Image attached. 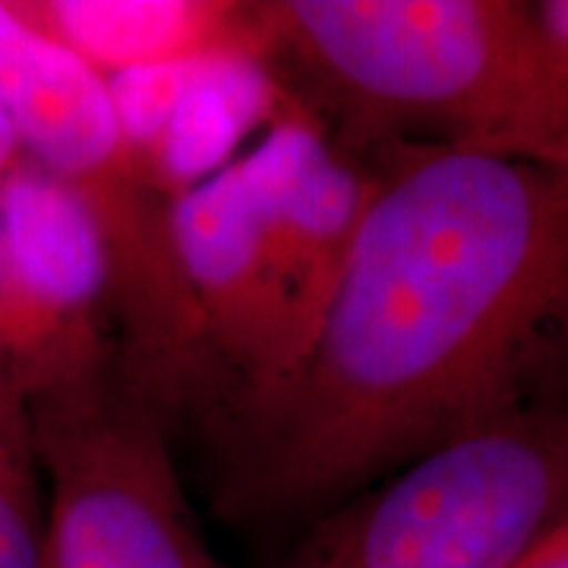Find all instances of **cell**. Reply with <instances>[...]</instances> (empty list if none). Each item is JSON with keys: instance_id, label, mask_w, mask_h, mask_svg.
Listing matches in <instances>:
<instances>
[{"instance_id": "6da1fadb", "label": "cell", "mask_w": 568, "mask_h": 568, "mask_svg": "<svg viewBox=\"0 0 568 568\" xmlns=\"http://www.w3.org/2000/svg\"><path fill=\"white\" fill-rule=\"evenodd\" d=\"M568 342V174L386 145L345 272L301 361L222 414V503L320 518L474 429L534 410Z\"/></svg>"}, {"instance_id": "7a4b0ae2", "label": "cell", "mask_w": 568, "mask_h": 568, "mask_svg": "<svg viewBox=\"0 0 568 568\" xmlns=\"http://www.w3.org/2000/svg\"><path fill=\"white\" fill-rule=\"evenodd\" d=\"M265 58L347 149L443 145L568 174V108L521 0H260Z\"/></svg>"}, {"instance_id": "3957f363", "label": "cell", "mask_w": 568, "mask_h": 568, "mask_svg": "<svg viewBox=\"0 0 568 568\" xmlns=\"http://www.w3.org/2000/svg\"><path fill=\"white\" fill-rule=\"evenodd\" d=\"M0 111L22 159L67 183L102 234L126 386L164 417L203 410L215 376L171 241V203L133 164L108 82L0 0Z\"/></svg>"}, {"instance_id": "277c9868", "label": "cell", "mask_w": 568, "mask_h": 568, "mask_svg": "<svg viewBox=\"0 0 568 568\" xmlns=\"http://www.w3.org/2000/svg\"><path fill=\"white\" fill-rule=\"evenodd\" d=\"M566 511L568 405H544L347 496L278 568H515Z\"/></svg>"}, {"instance_id": "5b68a950", "label": "cell", "mask_w": 568, "mask_h": 568, "mask_svg": "<svg viewBox=\"0 0 568 568\" xmlns=\"http://www.w3.org/2000/svg\"><path fill=\"white\" fill-rule=\"evenodd\" d=\"M22 410L48 480V568H224L183 499L164 417L121 366L39 392Z\"/></svg>"}, {"instance_id": "8992f818", "label": "cell", "mask_w": 568, "mask_h": 568, "mask_svg": "<svg viewBox=\"0 0 568 568\" xmlns=\"http://www.w3.org/2000/svg\"><path fill=\"white\" fill-rule=\"evenodd\" d=\"M114 364L102 234L67 183L20 155L0 178V383L26 405Z\"/></svg>"}, {"instance_id": "52a82bcc", "label": "cell", "mask_w": 568, "mask_h": 568, "mask_svg": "<svg viewBox=\"0 0 568 568\" xmlns=\"http://www.w3.org/2000/svg\"><path fill=\"white\" fill-rule=\"evenodd\" d=\"M244 162L268 253L284 284L297 364L345 272L379 168L361 162L354 149L335 140L297 102L287 104L246 149Z\"/></svg>"}, {"instance_id": "ba28073f", "label": "cell", "mask_w": 568, "mask_h": 568, "mask_svg": "<svg viewBox=\"0 0 568 568\" xmlns=\"http://www.w3.org/2000/svg\"><path fill=\"white\" fill-rule=\"evenodd\" d=\"M108 82L133 164L174 203L244 155L294 102L263 54H209Z\"/></svg>"}, {"instance_id": "9c48e42d", "label": "cell", "mask_w": 568, "mask_h": 568, "mask_svg": "<svg viewBox=\"0 0 568 568\" xmlns=\"http://www.w3.org/2000/svg\"><path fill=\"white\" fill-rule=\"evenodd\" d=\"M10 7L102 80L231 51L265 58L260 0H10Z\"/></svg>"}, {"instance_id": "30bf717a", "label": "cell", "mask_w": 568, "mask_h": 568, "mask_svg": "<svg viewBox=\"0 0 568 568\" xmlns=\"http://www.w3.org/2000/svg\"><path fill=\"white\" fill-rule=\"evenodd\" d=\"M26 410L0 388V568H48L44 508L26 474Z\"/></svg>"}, {"instance_id": "8fae6325", "label": "cell", "mask_w": 568, "mask_h": 568, "mask_svg": "<svg viewBox=\"0 0 568 568\" xmlns=\"http://www.w3.org/2000/svg\"><path fill=\"white\" fill-rule=\"evenodd\" d=\"M530 17L547 54L549 73L568 108V0H537L530 3Z\"/></svg>"}, {"instance_id": "7c38bea8", "label": "cell", "mask_w": 568, "mask_h": 568, "mask_svg": "<svg viewBox=\"0 0 568 568\" xmlns=\"http://www.w3.org/2000/svg\"><path fill=\"white\" fill-rule=\"evenodd\" d=\"M515 568H568V537L552 525Z\"/></svg>"}, {"instance_id": "4fadbf2b", "label": "cell", "mask_w": 568, "mask_h": 568, "mask_svg": "<svg viewBox=\"0 0 568 568\" xmlns=\"http://www.w3.org/2000/svg\"><path fill=\"white\" fill-rule=\"evenodd\" d=\"M20 159V145H17V136H13V126L7 121V114L0 111V178L10 171V164Z\"/></svg>"}, {"instance_id": "5bb4252c", "label": "cell", "mask_w": 568, "mask_h": 568, "mask_svg": "<svg viewBox=\"0 0 568 568\" xmlns=\"http://www.w3.org/2000/svg\"><path fill=\"white\" fill-rule=\"evenodd\" d=\"M556 528L562 530V534H566V537H568V511H566V515H562V518H559V521H556Z\"/></svg>"}]
</instances>
